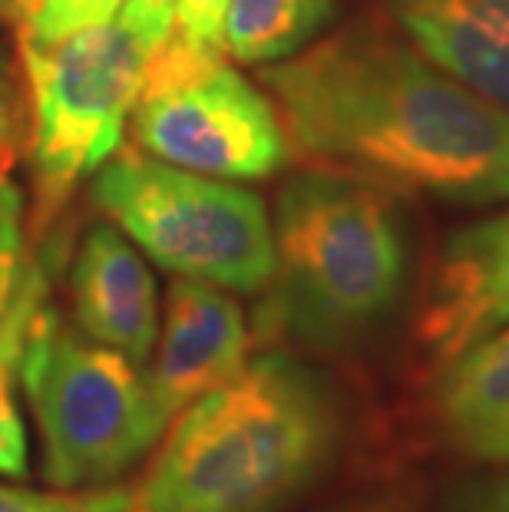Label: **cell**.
I'll return each mask as SVG.
<instances>
[{"label":"cell","mask_w":509,"mask_h":512,"mask_svg":"<svg viewBox=\"0 0 509 512\" xmlns=\"http://www.w3.org/2000/svg\"><path fill=\"white\" fill-rule=\"evenodd\" d=\"M440 420L473 460L509 463V324L443 367Z\"/></svg>","instance_id":"12"},{"label":"cell","mask_w":509,"mask_h":512,"mask_svg":"<svg viewBox=\"0 0 509 512\" xmlns=\"http://www.w3.org/2000/svg\"><path fill=\"white\" fill-rule=\"evenodd\" d=\"M123 0H10L24 47H53L80 30L110 24Z\"/></svg>","instance_id":"15"},{"label":"cell","mask_w":509,"mask_h":512,"mask_svg":"<svg viewBox=\"0 0 509 512\" xmlns=\"http://www.w3.org/2000/svg\"><path fill=\"white\" fill-rule=\"evenodd\" d=\"M467 512H509V473L486 486L467 506Z\"/></svg>","instance_id":"20"},{"label":"cell","mask_w":509,"mask_h":512,"mask_svg":"<svg viewBox=\"0 0 509 512\" xmlns=\"http://www.w3.org/2000/svg\"><path fill=\"white\" fill-rule=\"evenodd\" d=\"M133 133L149 156L219 179H265L288 156L275 106L219 50L172 34L146 60Z\"/></svg>","instance_id":"6"},{"label":"cell","mask_w":509,"mask_h":512,"mask_svg":"<svg viewBox=\"0 0 509 512\" xmlns=\"http://www.w3.org/2000/svg\"><path fill=\"white\" fill-rule=\"evenodd\" d=\"M20 380L40 427L43 476L57 489L116 483L169 427L136 364L77 337L53 304L34 314Z\"/></svg>","instance_id":"4"},{"label":"cell","mask_w":509,"mask_h":512,"mask_svg":"<svg viewBox=\"0 0 509 512\" xmlns=\"http://www.w3.org/2000/svg\"><path fill=\"white\" fill-rule=\"evenodd\" d=\"M232 0H172V37L192 43L202 50L222 47V27Z\"/></svg>","instance_id":"18"},{"label":"cell","mask_w":509,"mask_h":512,"mask_svg":"<svg viewBox=\"0 0 509 512\" xmlns=\"http://www.w3.org/2000/svg\"><path fill=\"white\" fill-rule=\"evenodd\" d=\"M417 50L509 113V0H391Z\"/></svg>","instance_id":"11"},{"label":"cell","mask_w":509,"mask_h":512,"mask_svg":"<svg viewBox=\"0 0 509 512\" xmlns=\"http://www.w3.org/2000/svg\"><path fill=\"white\" fill-rule=\"evenodd\" d=\"M123 24L153 53L172 34V0H123Z\"/></svg>","instance_id":"19"},{"label":"cell","mask_w":509,"mask_h":512,"mask_svg":"<svg viewBox=\"0 0 509 512\" xmlns=\"http://www.w3.org/2000/svg\"><path fill=\"white\" fill-rule=\"evenodd\" d=\"M509 324V212L463 228L433 261L414 341L433 370Z\"/></svg>","instance_id":"8"},{"label":"cell","mask_w":509,"mask_h":512,"mask_svg":"<svg viewBox=\"0 0 509 512\" xmlns=\"http://www.w3.org/2000/svg\"><path fill=\"white\" fill-rule=\"evenodd\" d=\"M288 143L318 166L457 202L509 199V113L381 27L268 67Z\"/></svg>","instance_id":"1"},{"label":"cell","mask_w":509,"mask_h":512,"mask_svg":"<svg viewBox=\"0 0 509 512\" xmlns=\"http://www.w3.org/2000/svg\"><path fill=\"white\" fill-rule=\"evenodd\" d=\"M34 100V172L43 212H53L123 143L149 50L123 20L80 30L53 47H24Z\"/></svg>","instance_id":"7"},{"label":"cell","mask_w":509,"mask_h":512,"mask_svg":"<svg viewBox=\"0 0 509 512\" xmlns=\"http://www.w3.org/2000/svg\"><path fill=\"white\" fill-rule=\"evenodd\" d=\"M334 446L338 410L321 380L258 357L179 413L129 512H285Z\"/></svg>","instance_id":"2"},{"label":"cell","mask_w":509,"mask_h":512,"mask_svg":"<svg viewBox=\"0 0 509 512\" xmlns=\"http://www.w3.org/2000/svg\"><path fill=\"white\" fill-rule=\"evenodd\" d=\"M93 202L162 268L232 291L275 275V232L262 199L162 159L119 156L93 182Z\"/></svg>","instance_id":"5"},{"label":"cell","mask_w":509,"mask_h":512,"mask_svg":"<svg viewBox=\"0 0 509 512\" xmlns=\"http://www.w3.org/2000/svg\"><path fill=\"white\" fill-rule=\"evenodd\" d=\"M73 311L90 341L113 347L136 367L149 361L159 331L156 278L110 225L90 228L73 265Z\"/></svg>","instance_id":"10"},{"label":"cell","mask_w":509,"mask_h":512,"mask_svg":"<svg viewBox=\"0 0 509 512\" xmlns=\"http://www.w3.org/2000/svg\"><path fill=\"white\" fill-rule=\"evenodd\" d=\"M334 0H232L222 47L242 63H272L298 53L328 24Z\"/></svg>","instance_id":"13"},{"label":"cell","mask_w":509,"mask_h":512,"mask_svg":"<svg viewBox=\"0 0 509 512\" xmlns=\"http://www.w3.org/2000/svg\"><path fill=\"white\" fill-rule=\"evenodd\" d=\"M7 152H10V113H7L4 93H0V166L7 162Z\"/></svg>","instance_id":"21"},{"label":"cell","mask_w":509,"mask_h":512,"mask_svg":"<svg viewBox=\"0 0 509 512\" xmlns=\"http://www.w3.org/2000/svg\"><path fill=\"white\" fill-rule=\"evenodd\" d=\"M351 512H400V506H364V509H351Z\"/></svg>","instance_id":"22"},{"label":"cell","mask_w":509,"mask_h":512,"mask_svg":"<svg viewBox=\"0 0 509 512\" xmlns=\"http://www.w3.org/2000/svg\"><path fill=\"white\" fill-rule=\"evenodd\" d=\"M404 238L391 202L364 179L308 172L278 195L272 318L308 344H344L391 308Z\"/></svg>","instance_id":"3"},{"label":"cell","mask_w":509,"mask_h":512,"mask_svg":"<svg viewBox=\"0 0 509 512\" xmlns=\"http://www.w3.org/2000/svg\"><path fill=\"white\" fill-rule=\"evenodd\" d=\"M245 314L219 285L179 278L169 288L166 328L146 384L169 423L248 364Z\"/></svg>","instance_id":"9"},{"label":"cell","mask_w":509,"mask_h":512,"mask_svg":"<svg viewBox=\"0 0 509 512\" xmlns=\"http://www.w3.org/2000/svg\"><path fill=\"white\" fill-rule=\"evenodd\" d=\"M24 271V202L17 185L0 179V321L17 298Z\"/></svg>","instance_id":"17"},{"label":"cell","mask_w":509,"mask_h":512,"mask_svg":"<svg viewBox=\"0 0 509 512\" xmlns=\"http://www.w3.org/2000/svg\"><path fill=\"white\" fill-rule=\"evenodd\" d=\"M43 294H47V271L40 261H27L17 298L0 321V473L10 479L27 473V433L14 400V384L20 377V357H24L30 324L40 311Z\"/></svg>","instance_id":"14"},{"label":"cell","mask_w":509,"mask_h":512,"mask_svg":"<svg viewBox=\"0 0 509 512\" xmlns=\"http://www.w3.org/2000/svg\"><path fill=\"white\" fill-rule=\"evenodd\" d=\"M133 493L129 489H57L37 493L0 483V512H129Z\"/></svg>","instance_id":"16"}]
</instances>
